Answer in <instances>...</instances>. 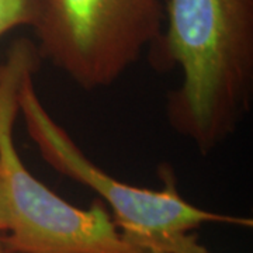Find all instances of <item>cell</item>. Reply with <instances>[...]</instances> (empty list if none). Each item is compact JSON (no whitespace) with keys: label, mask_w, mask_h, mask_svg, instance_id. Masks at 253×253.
<instances>
[{"label":"cell","mask_w":253,"mask_h":253,"mask_svg":"<svg viewBox=\"0 0 253 253\" xmlns=\"http://www.w3.org/2000/svg\"><path fill=\"white\" fill-rule=\"evenodd\" d=\"M156 69H177L166 120L201 155L228 141L253 101V0H168Z\"/></svg>","instance_id":"cell-1"},{"label":"cell","mask_w":253,"mask_h":253,"mask_svg":"<svg viewBox=\"0 0 253 253\" xmlns=\"http://www.w3.org/2000/svg\"><path fill=\"white\" fill-rule=\"evenodd\" d=\"M37 72L18 91V114L40 156L54 170L94 191L107 207L124 241L141 253H207L196 229L207 224L252 226L251 218L214 212L189 203L170 166L161 169L163 187L151 190L118 180L94 163L40 99Z\"/></svg>","instance_id":"cell-2"},{"label":"cell","mask_w":253,"mask_h":253,"mask_svg":"<svg viewBox=\"0 0 253 253\" xmlns=\"http://www.w3.org/2000/svg\"><path fill=\"white\" fill-rule=\"evenodd\" d=\"M41 56L26 37L9 46L0 63V180L9 228L4 239L14 253H141L124 241L107 207L97 200L75 207L37 179L14 142L18 91Z\"/></svg>","instance_id":"cell-3"},{"label":"cell","mask_w":253,"mask_h":253,"mask_svg":"<svg viewBox=\"0 0 253 253\" xmlns=\"http://www.w3.org/2000/svg\"><path fill=\"white\" fill-rule=\"evenodd\" d=\"M161 0H38L33 31L42 61L83 90L110 87L161 37Z\"/></svg>","instance_id":"cell-4"},{"label":"cell","mask_w":253,"mask_h":253,"mask_svg":"<svg viewBox=\"0 0 253 253\" xmlns=\"http://www.w3.org/2000/svg\"><path fill=\"white\" fill-rule=\"evenodd\" d=\"M38 0H0V38L20 27H33Z\"/></svg>","instance_id":"cell-5"},{"label":"cell","mask_w":253,"mask_h":253,"mask_svg":"<svg viewBox=\"0 0 253 253\" xmlns=\"http://www.w3.org/2000/svg\"><path fill=\"white\" fill-rule=\"evenodd\" d=\"M9 228V214H7V204H6V197L4 191L0 180V235L6 234Z\"/></svg>","instance_id":"cell-6"},{"label":"cell","mask_w":253,"mask_h":253,"mask_svg":"<svg viewBox=\"0 0 253 253\" xmlns=\"http://www.w3.org/2000/svg\"><path fill=\"white\" fill-rule=\"evenodd\" d=\"M0 253H14L11 249H10V246L6 242V239H4V234L3 235H0Z\"/></svg>","instance_id":"cell-7"}]
</instances>
